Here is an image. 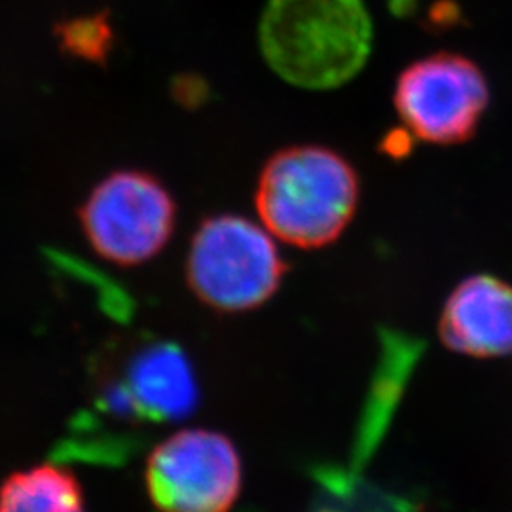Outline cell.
I'll list each match as a JSON object with an SVG mask.
<instances>
[{
	"label": "cell",
	"mask_w": 512,
	"mask_h": 512,
	"mask_svg": "<svg viewBox=\"0 0 512 512\" xmlns=\"http://www.w3.org/2000/svg\"><path fill=\"white\" fill-rule=\"evenodd\" d=\"M361 202V179L346 156L323 145H293L268 158L256 181L262 226L287 245L323 249L342 238Z\"/></svg>",
	"instance_id": "1"
},
{
	"label": "cell",
	"mask_w": 512,
	"mask_h": 512,
	"mask_svg": "<svg viewBox=\"0 0 512 512\" xmlns=\"http://www.w3.org/2000/svg\"><path fill=\"white\" fill-rule=\"evenodd\" d=\"M260 50L279 78L304 90H334L372 54L374 27L363 0H270Z\"/></svg>",
	"instance_id": "2"
},
{
	"label": "cell",
	"mask_w": 512,
	"mask_h": 512,
	"mask_svg": "<svg viewBox=\"0 0 512 512\" xmlns=\"http://www.w3.org/2000/svg\"><path fill=\"white\" fill-rule=\"evenodd\" d=\"M186 283L209 310L239 315L274 298L287 262L266 226L222 213L200 222L184 262Z\"/></svg>",
	"instance_id": "3"
},
{
	"label": "cell",
	"mask_w": 512,
	"mask_h": 512,
	"mask_svg": "<svg viewBox=\"0 0 512 512\" xmlns=\"http://www.w3.org/2000/svg\"><path fill=\"white\" fill-rule=\"evenodd\" d=\"M177 202L158 177L139 169L114 171L80 209L84 236L103 260L141 266L167 247L177 228Z\"/></svg>",
	"instance_id": "4"
},
{
	"label": "cell",
	"mask_w": 512,
	"mask_h": 512,
	"mask_svg": "<svg viewBox=\"0 0 512 512\" xmlns=\"http://www.w3.org/2000/svg\"><path fill=\"white\" fill-rule=\"evenodd\" d=\"M488 80L475 61L452 52L425 55L401 71L393 105L418 141L452 147L467 143L488 109Z\"/></svg>",
	"instance_id": "5"
},
{
	"label": "cell",
	"mask_w": 512,
	"mask_h": 512,
	"mask_svg": "<svg viewBox=\"0 0 512 512\" xmlns=\"http://www.w3.org/2000/svg\"><path fill=\"white\" fill-rule=\"evenodd\" d=\"M147 486L162 512H228L241 486L238 452L215 431H181L150 454Z\"/></svg>",
	"instance_id": "6"
},
{
	"label": "cell",
	"mask_w": 512,
	"mask_h": 512,
	"mask_svg": "<svg viewBox=\"0 0 512 512\" xmlns=\"http://www.w3.org/2000/svg\"><path fill=\"white\" fill-rule=\"evenodd\" d=\"M198 401L200 389L188 355L164 340L135 349L122 378L103 395V404L112 414L156 423L184 420Z\"/></svg>",
	"instance_id": "7"
},
{
	"label": "cell",
	"mask_w": 512,
	"mask_h": 512,
	"mask_svg": "<svg viewBox=\"0 0 512 512\" xmlns=\"http://www.w3.org/2000/svg\"><path fill=\"white\" fill-rule=\"evenodd\" d=\"M442 344L456 353L490 359L512 353V287L495 275L463 279L440 311Z\"/></svg>",
	"instance_id": "8"
},
{
	"label": "cell",
	"mask_w": 512,
	"mask_h": 512,
	"mask_svg": "<svg viewBox=\"0 0 512 512\" xmlns=\"http://www.w3.org/2000/svg\"><path fill=\"white\" fill-rule=\"evenodd\" d=\"M0 512H86V507L78 480L67 469L44 463L2 482Z\"/></svg>",
	"instance_id": "9"
},
{
	"label": "cell",
	"mask_w": 512,
	"mask_h": 512,
	"mask_svg": "<svg viewBox=\"0 0 512 512\" xmlns=\"http://www.w3.org/2000/svg\"><path fill=\"white\" fill-rule=\"evenodd\" d=\"M110 29L101 19L78 21L67 29V46L76 54L103 59L109 52Z\"/></svg>",
	"instance_id": "10"
},
{
	"label": "cell",
	"mask_w": 512,
	"mask_h": 512,
	"mask_svg": "<svg viewBox=\"0 0 512 512\" xmlns=\"http://www.w3.org/2000/svg\"><path fill=\"white\" fill-rule=\"evenodd\" d=\"M175 99L184 107H198L207 101V86L203 80L196 78H179L175 82Z\"/></svg>",
	"instance_id": "11"
},
{
	"label": "cell",
	"mask_w": 512,
	"mask_h": 512,
	"mask_svg": "<svg viewBox=\"0 0 512 512\" xmlns=\"http://www.w3.org/2000/svg\"><path fill=\"white\" fill-rule=\"evenodd\" d=\"M410 137L412 135L408 131H395V133L387 135V139L384 141L385 154L387 156H406L412 148Z\"/></svg>",
	"instance_id": "12"
}]
</instances>
